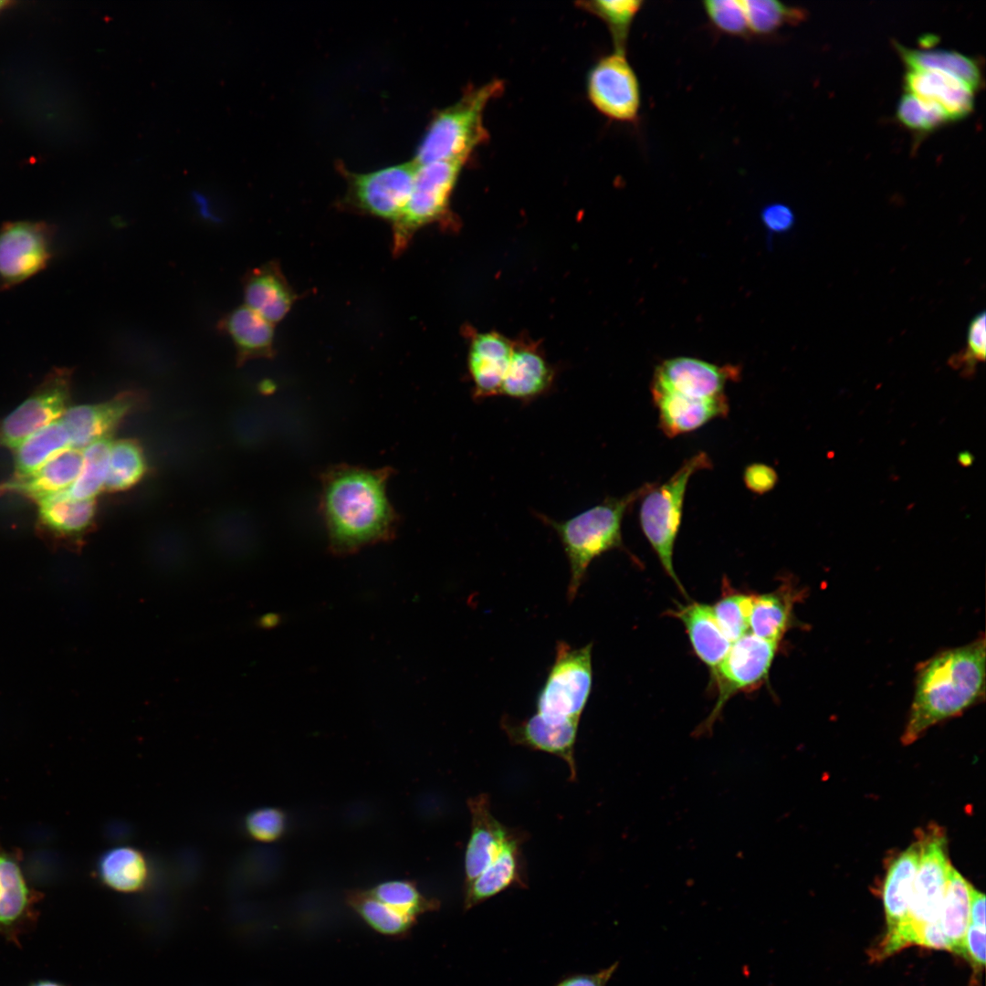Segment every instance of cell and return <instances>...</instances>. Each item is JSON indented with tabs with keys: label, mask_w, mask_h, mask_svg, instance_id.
<instances>
[{
	"label": "cell",
	"mask_w": 986,
	"mask_h": 986,
	"mask_svg": "<svg viewBox=\"0 0 986 986\" xmlns=\"http://www.w3.org/2000/svg\"><path fill=\"white\" fill-rule=\"evenodd\" d=\"M669 614L684 624L698 658L711 669L715 668L726 656L732 643L719 627L712 607L693 602L671 610Z\"/></svg>",
	"instance_id": "cell-28"
},
{
	"label": "cell",
	"mask_w": 986,
	"mask_h": 986,
	"mask_svg": "<svg viewBox=\"0 0 986 986\" xmlns=\"http://www.w3.org/2000/svg\"><path fill=\"white\" fill-rule=\"evenodd\" d=\"M145 471V457L135 441H113L103 489L110 492L128 489L143 477Z\"/></svg>",
	"instance_id": "cell-36"
},
{
	"label": "cell",
	"mask_w": 986,
	"mask_h": 986,
	"mask_svg": "<svg viewBox=\"0 0 986 986\" xmlns=\"http://www.w3.org/2000/svg\"><path fill=\"white\" fill-rule=\"evenodd\" d=\"M761 221L767 229L775 234L786 233L795 224V215L786 205L775 203L766 205L761 210Z\"/></svg>",
	"instance_id": "cell-48"
},
{
	"label": "cell",
	"mask_w": 986,
	"mask_h": 986,
	"mask_svg": "<svg viewBox=\"0 0 986 986\" xmlns=\"http://www.w3.org/2000/svg\"><path fill=\"white\" fill-rule=\"evenodd\" d=\"M712 467L709 456L699 452L687 459L665 483L655 485L642 497L639 521L664 570L683 593L685 590L673 565L674 546L679 530L687 486L693 474Z\"/></svg>",
	"instance_id": "cell-6"
},
{
	"label": "cell",
	"mask_w": 986,
	"mask_h": 986,
	"mask_svg": "<svg viewBox=\"0 0 986 986\" xmlns=\"http://www.w3.org/2000/svg\"><path fill=\"white\" fill-rule=\"evenodd\" d=\"M654 485L645 483L621 498H606L601 503L562 521L538 514V518L554 530L568 559L569 602L577 595L590 563L604 552L623 548L624 516L629 507Z\"/></svg>",
	"instance_id": "cell-3"
},
{
	"label": "cell",
	"mask_w": 986,
	"mask_h": 986,
	"mask_svg": "<svg viewBox=\"0 0 986 986\" xmlns=\"http://www.w3.org/2000/svg\"><path fill=\"white\" fill-rule=\"evenodd\" d=\"M920 855L915 876L908 912L897 928L887 931L873 950L875 960L888 957L909 945L918 944L922 928L939 921L949 876L952 865L943 829L928 825L917 833Z\"/></svg>",
	"instance_id": "cell-4"
},
{
	"label": "cell",
	"mask_w": 986,
	"mask_h": 986,
	"mask_svg": "<svg viewBox=\"0 0 986 986\" xmlns=\"http://www.w3.org/2000/svg\"><path fill=\"white\" fill-rule=\"evenodd\" d=\"M901 59L908 69L935 70L951 75L967 84L973 91L982 82L978 62L957 51L945 49H914L895 44Z\"/></svg>",
	"instance_id": "cell-31"
},
{
	"label": "cell",
	"mask_w": 986,
	"mask_h": 986,
	"mask_svg": "<svg viewBox=\"0 0 986 986\" xmlns=\"http://www.w3.org/2000/svg\"><path fill=\"white\" fill-rule=\"evenodd\" d=\"M55 227L44 221L6 222L0 227V290L44 270L53 257Z\"/></svg>",
	"instance_id": "cell-11"
},
{
	"label": "cell",
	"mask_w": 986,
	"mask_h": 986,
	"mask_svg": "<svg viewBox=\"0 0 986 986\" xmlns=\"http://www.w3.org/2000/svg\"><path fill=\"white\" fill-rule=\"evenodd\" d=\"M651 393L658 411L659 427L668 437L696 430L729 413V403L724 394L712 398H692L672 392Z\"/></svg>",
	"instance_id": "cell-20"
},
{
	"label": "cell",
	"mask_w": 986,
	"mask_h": 986,
	"mask_svg": "<svg viewBox=\"0 0 986 986\" xmlns=\"http://www.w3.org/2000/svg\"><path fill=\"white\" fill-rule=\"evenodd\" d=\"M241 282L245 305L273 325L287 316L298 299L277 261L248 270Z\"/></svg>",
	"instance_id": "cell-18"
},
{
	"label": "cell",
	"mask_w": 986,
	"mask_h": 986,
	"mask_svg": "<svg viewBox=\"0 0 986 986\" xmlns=\"http://www.w3.org/2000/svg\"><path fill=\"white\" fill-rule=\"evenodd\" d=\"M66 490L37 502L38 528L58 545L80 539L93 524L96 514L95 499L76 500Z\"/></svg>",
	"instance_id": "cell-23"
},
{
	"label": "cell",
	"mask_w": 986,
	"mask_h": 986,
	"mask_svg": "<svg viewBox=\"0 0 986 986\" xmlns=\"http://www.w3.org/2000/svg\"><path fill=\"white\" fill-rule=\"evenodd\" d=\"M743 480L745 486L750 491L756 494H764L775 487L778 476L771 467L754 463L745 468Z\"/></svg>",
	"instance_id": "cell-47"
},
{
	"label": "cell",
	"mask_w": 986,
	"mask_h": 986,
	"mask_svg": "<svg viewBox=\"0 0 986 986\" xmlns=\"http://www.w3.org/2000/svg\"><path fill=\"white\" fill-rule=\"evenodd\" d=\"M802 592L790 583L775 592L754 594L750 614V633L770 642L780 644L790 627L794 603Z\"/></svg>",
	"instance_id": "cell-30"
},
{
	"label": "cell",
	"mask_w": 986,
	"mask_h": 986,
	"mask_svg": "<svg viewBox=\"0 0 986 986\" xmlns=\"http://www.w3.org/2000/svg\"><path fill=\"white\" fill-rule=\"evenodd\" d=\"M99 876L106 886L121 892H134L146 883L148 865L137 849L114 847L104 853L98 863Z\"/></svg>",
	"instance_id": "cell-34"
},
{
	"label": "cell",
	"mask_w": 986,
	"mask_h": 986,
	"mask_svg": "<svg viewBox=\"0 0 986 986\" xmlns=\"http://www.w3.org/2000/svg\"><path fill=\"white\" fill-rule=\"evenodd\" d=\"M39 899L29 887L17 856L0 846V935L19 943L37 921Z\"/></svg>",
	"instance_id": "cell-16"
},
{
	"label": "cell",
	"mask_w": 986,
	"mask_h": 986,
	"mask_svg": "<svg viewBox=\"0 0 986 986\" xmlns=\"http://www.w3.org/2000/svg\"><path fill=\"white\" fill-rule=\"evenodd\" d=\"M754 594L730 591L713 605L715 618L724 635L731 642L750 633V614Z\"/></svg>",
	"instance_id": "cell-40"
},
{
	"label": "cell",
	"mask_w": 986,
	"mask_h": 986,
	"mask_svg": "<svg viewBox=\"0 0 986 986\" xmlns=\"http://www.w3.org/2000/svg\"><path fill=\"white\" fill-rule=\"evenodd\" d=\"M779 644L748 633L733 642L722 661L712 669L717 687V702L707 719L696 730L708 733L720 716L725 704L740 691L752 689L766 681Z\"/></svg>",
	"instance_id": "cell-9"
},
{
	"label": "cell",
	"mask_w": 986,
	"mask_h": 986,
	"mask_svg": "<svg viewBox=\"0 0 986 986\" xmlns=\"http://www.w3.org/2000/svg\"><path fill=\"white\" fill-rule=\"evenodd\" d=\"M897 118L905 127L918 132L932 131L949 121L939 106L907 92L898 101Z\"/></svg>",
	"instance_id": "cell-42"
},
{
	"label": "cell",
	"mask_w": 986,
	"mask_h": 986,
	"mask_svg": "<svg viewBox=\"0 0 986 986\" xmlns=\"http://www.w3.org/2000/svg\"><path fill=\"white\" fill-rule=\"evenodd\" d=\"M703 8L715 27L731 36H745L749 32L745 9L741 0H708Z\"/></svg>",
	"instance_id": "cell-43"
},
{
	"label": "cell",
	"mask_w": 986,
	"mask_h": 986,
	"mask_svg": "<svg viewBox=\"0 0 986 986\" xmlns=\"http://www.w3.org/2000/svg\"><path fill=\"white\" fill-rule=\"evenodd\" d=\"M734 366H718L690 357L664 361L655 371L652 391L672 392L692 398H712L724 394L729 380H737Z\"/></svg>",
	"instance_id": "cell-14"
},
{
	"label": "cell",
	"mask_w": 986,
	"mask_h": 986,
	"mask_svg": "<svg viewBox=\"0 0 986 986\" xmlns=\"http://www.w3.org/2000/svg\"><path fill=\"white\" fill-rule=\"evenodd\" d=\"M72 372L54 368L36 390L0 420V446L17 448L28 436L61 418L68 409Z\"/></svg>",
	"instance_id": "cell-12"
},
{
	"label": "cell",
	"mask_w": 986,
	"mask_h": 986,
	"mask_svg": "<svg viewBox=\"0 0 986 986\" xmlns=\"http://www.w3.org/2000/svg\"><path fill=\"white\" fill-rule=\"evenodd\" d=\"M578 726L551 725L536 715L521 721L513 720L507 716L501 719V728L513 744L561 758L569 766L572 781L575 780L577 775L574 747Z\"/></svg>",
	"instance_id": "cell-21"
},
{
	"label": "cell",
	"mask_w": 986,
	"mask_h": 986,
	"mask_svg": "<svg viewBox=\"0 0 986 986\" xmlns=\"http://www.w3.org/2000/svg\"><path fill=\"white\" fill-rule=\"evenodd\" d=\"M618 967V962L591 974H576L565 978L555 986H606Z\"/></svg>",
	"instance_id": "cell-49"
},
{
	"label": "cell",
	"mask_w": 986,
	"mask_h": 986,
	"mask_svg": "<svg viewBox=\"0 0 986 986\" xmlns=\"http://www.w3.org/2000/svg\"><path fill=\"white\" fill-rule=\"evenodd\" d=\"M378 900L414 918L434 910L438 903L425 897L415 885L404 880L387 881L368 891Z\"/></svg>",
	"instance_id": "cell-41"
},
{
	"label": "cell",
	"mask_w": 986,
	"mask_h": 986,
	"mask_svg": "<svg viewBox=\"0 0 986 986\" xmlns=\"http://www.w3.org/2000/svg\"><path fill=\"white\" fill-rule=\"evenodd\" d=\"M417 168L412 161L367 173H347L348 188L339 205L393 224L408 201Z\"/></svg>",
	"instance_id": "cell-10"
},
{
	"label": "cell",
	"mask_w": 986,
	"mask_h": 986,
	"mask_svg": "<svg viewBox=\"0 0 986 986\" xmlns=\"http://www.w3.org/2000/svg\"><path fill=\"white\" fill-rule=\"evenodd\" d=\"M30 986H65L58 981L50 980H39L33 982Z\"/></svg>",
	"instance_id": "cell-53"
},
{
	"label": "cell",
	"mask_w": 986,
	"mask_h": 986,
	"mask_svg": "<svg viewBox=\"0 0 986 986\" xmlns=\"http://www.w3.org/2000/svg\"><path fill=\"white\" fill-rule=\"evenodd\" d=\"M349 902L371 928L383 935H404L415 920L378 900L368 891L351 893Z\"/></svg>",
	"instance_id": "cell-37"
},
{
	"label": "cell",
	"mask_w": 986,
	"mask_h": 986,
	"mask_svg": "<svg viewBox=\"0 0 986 986\" xmlns=\"http://www.w3.org/2000/svg\"><path fill=\"white\" fill-rule=\"evenodd\" d=\"M502 90L501 81L488 82L468 89L456 103L438 112L413 161L418 165L440 161L466 162L473 150L488 138L483 122L484 111Z\"/></svg>",
	"instance_id": "cell-5"
},
{
	"label": "cell",
	"mask_w": 986,
	"mask_h": 986,
	"mask_svg": "<svg viewBox=\"0 0 986 986\" xmlns=\"http://www.w3.org/2000/svg\"><path fill=\"white\" fill-rule=\"evenodd\" d=\"M465 162L418 165L408 201L392 224L393 255H402L421 228L446 220L449 199Z\"/></svg>",
	"instance_id": "cell-8"
},
{
	"label": "cell",
	"mask_w": 986,
	"mask_h": 986,
	"mask_svg": "<svg viewBox=\"0 0 986 986\" xmlns=\"http://www.w3.org/2000/svg\"><path fill=\"white\" fill-rule=\"evenodd\" d=\"M906 91L939 106L949 121L962 120L974 108L973 90L960 79L939 71L908 69Z\"/></svg>",
	"instance_id": "cell-22"
},
{
	"label": "cell",
	"mask_w": 986,
	"mask_h": 986,
	"mask_svg": "<svg viewBox=\"0 0 986 986\" xmlns=\"http://www.w3.org/2000/svg\"><path fill=\"white\" fill-rule=\"evenodd\" d=\"M514 343L497 331L474 335L467 354V370L476 400L500 394Z\"/></svg>",
	"instance_id": "cell-17"
},
{
	"label": "cell",
	"mask_w": 986,
	"mask_h": 986,
	"mask_svg": "<svg viewBox=\"0 0 986 986\" xmlns=\"http://www.w3.org/2000/svg\"><path fill=\"white\" fill-rule=\"evenodd\" d=\"M644 2L639 0H596L578 5L597 16L609 28L615 51L624 53L629 29Z\"/></svg>",
	"instance_id": "cell-38"
},
{
	"label": "cell",
	"mask_w": 986,
	"mask_h": 986,
	"mask_svg": "<svg viewBox=\"0 0 986 986\" xmlns=\"http://www.w3.org/2000/svg\"><path fill=\"white\" fill-rule=\"evenodd\" d=\"M958 461L962 467H970L973 462V456L969 452H962L958 456Z\"/></svg>",
	"instance_id": "cell-52"
},
{
	"label": "cell",
	"mask_w": 986,
	"mask_h": 986,
	"mask_svg": "<svg viewBox=\"0 0 986 986\" xmlns=\"http://www.w3.org/2000/svg\"><path fill=\"white\" fill-rule=\"evenodd\" d=\"M134 401L132 394L125 393L100 404L68 407L60 421L68 433L70 446L83 450L98 440L110 437Z\"/></svg>",
	"instance_id": "cell-19"
},
{
	"label": "cell",
	"mask_w": 986,
	"mask_h": 986,
	"mask_svg": "<svg viewBox=\"0 0 986 986\" xmlns=\"http://www.w3.org/2000/svg\"><path fill=\"white\" fill-rule=\"evenodd\" d=\"M587 93L593 105L612 120L632 122L638 117L640 85L625 53L614 51L592 68Z\"/></svg>",
	"instance_id": "cell-13"
},
{
	"label": "cell",
	"mask_w": 986,
	"mask_h": 986,
	"mask_svg": "<svg viewBox=\"0 0 986 986\" xmlns=\"http://www.w3.org/2000/svg\"><path fill=\"white\" fill-rule=\"evenodd\" d=\"M110 437L98 440L82 450L83 464L74 483L66 490L76 500L94 499L104 488L109 469Z\"/></svg>",
	"instance_id": "cell-35"
},
{
	"label": "cell",
	"mask_w": 986,
	"mask_h": 986,
	"mask_svg": "<svg viewBox=\"0 0 986 986\" xmlns=\"http://www.w3.org/2000/svg\"><path fill=\"white\" fill-rule=\"evenodd\" d=\"M963 957L970 961L974 974L979 976L985 964V928L969 924L964 939Z\"/></svg>",
	"instance_id": "cell-46"
},
{
	"label": "cell",
	"mask_w": 986,
	"mask_h": 986,
	"mask_svg": "<svg viewBox=\"0 0 986 986\" xmlns=\"http://www.w3.org/2000/svg\"><path fill=\"white\" fill-rule=\"evenodd\" d=\"M71 447L68 433L59 420L28 436L15 453V472L11 478L25 477L60 452Z\"/></svg>",
	"instance_id": "cell-33"
},
{
	"label": "cell",
	"mask_w": 986,
	"mask_h": 986,
	"mask_svg": "<svg viewBox=\"0 0 986 986\" xmlns=\"http://www.w3.org/2000/svg\"><path fill=\"white\" fill-rule=\"evenodd\" d=\"M553 380L554 372L540 351L533 345L514 344L500 394L530 402L546 393Z\"/></svg>",
	"instance_id": "cell-27"
},
{
	"label": "cell",
	"mask_w": 986,
	"mask_h": 986,
	"mask_svg": "<svg viewBox=\"0 0 986 986\" xmlns=\"http://www.w3.org/2000/svg\"><path fill=\"white\" fill-rule=\"evenodd\" d=\"M274 326L242 305L225 314L217 323V330L232 340L236 362L242 365L253 359H270L275 355Z\"/></svg>",
	"instance_id": "cell-25"
},
{
	"label": "cell",
	"mask_w": 986,
	"mask_h": 986,
	"mask_svg": "<svg viewBox=\"0 0 986 986\" xmlns=\"http://www.w3.org/2000/svg\"><path fill=\"white\" fill-rule=\"evenodd\" d=\"M83 464L82 450L69 447L48 460L34 473L0 484V495L18 494L39 502L68 489L77 479Z\"/></svg>",
	"instance_id": "cell-24"
},
{
	"label": "cell",
	"mask_w": 986,
	"mask_h": 986,
	"mask_svg": "<svg viewBox=\"0 0 986 986\" xmlns=\"http://www.w3.org/2000/svg\"><path fill=\"white\" fill-rule=\"evenodd\" d=\"M8 5V2L0 1V11Z\"/></svg>",
	"instance_id": "cell-54"
},
{
	"label": "cell",
	"mask_w": 986,
	"mask_h": 986,
	"mask_svg": "<svg viewBox=\"0 0 986 986\" xmlns=\"http://www.w3.org/2000/svg\"><path fill=\"white\" fill-rule=\"evenodd\" d=\"M986 314L982 310L976 314L970 320L967 331V346L965 351L956 353L949 359V363L956 369H960L964 375H971L975 371V365L983 362L986 355Z\"/></svg>",
	"instance_id": "cell-44"
},
{
	"label": "cell",
	"mask_w": 986,
	"mask_h": 986,
	"mask_svg": "<svg viewBox=\"0 0 986 986\" xmlns=\"http://www.w3.org/2000/svg\"><path fill=\"white\" fill-rule=\"evenodd\" d=\"M970 883L952 866L939 918L949 951L962 957L970 924Z\"/></svg>",
	"instance_id": "cell-32"
},
{
	"label": "cell",
	"mask_w": 986,
	"mask_h": 986,
	"mask_svg": "<svg viewBox=\"0 0 986 986\" xmlns=\"http://www.w3.org/2000/svg\"><path fill=\"white\" fill-rule=\"evenodd\" d=\"M467 807L471 830L464 857L465 884L495 863L507 846L523 833L507 827L495 818L487 794L469 798Z\"/></svg>",
	"instance_id": "cell-15"
},
{
	"label": "cell",
	"mask_w": 986,
	"mask_h": 986,
	"mask_svg": "<svg viewBox=\"0 0 986 986\" xmlns=\"http://www.w3.org/2000/svg\"><path fill=\"white\" fill-rule=\"evenodd\" d=\"M592 651L591 643L580 648L557 643L554 662L536 699L535 715L543 722L579 725L592 691Z\"/></svg>",
	"instance_id": "cell-7"
},
{
	"label": "cell",
	"mask_w": 986,
	"mask_h": 986,
	"mask_svg": "<svg viewBox=\"0 0 986 986\" xmlns=\"http://www.w3.org/2000/svg\"><path fill=\"white\" fill-rule=\"evenodd\" d=\"M970 924L985 928V896L970 886Z\"/></svg>",
	"instance_id": "cell-51"
},
{
	"label": "cell",
	"mask_w": 986,
	"mask_h": 986,
	"mask_svg": "<svg viewBox=\"0 0 986 986\" xmlns=\"http://www.w3.org/2000/svg\"><path fill=\"white\" fill-rule=\"evenodd\" d=\"M394 472L390 467L371 469L344 463L320 472L319 512L331 552L348 555L394 538L400 517L387 496Z\"/></svg>",
	"instance_id": "cell-1"
},
{
	"label": "cell",
	"mask_w": 986,
	"mask_h": 986,
	"mask_svg": "<svg viewBox=\"0 0 986 986\" xmlns=\"http://www.w3.org/2000/svg\"><path fill=\"white\" fill-rule=\"evenodd\" d=\"M749 31L769 35L784 25L802 22L806 14L802 8L788 6L775 0H741Z\"/></svg>",
	"instance_id": "cell-39"
},
{
	"label": "cell",
	"mask_w": 986,
	"mask_h": 986,
	"mask_svg": "<svg viewBox=\"0 0 986 986\" xmlns=\"http://www.w3.org/2000/svg\"><path fill=\"white\" fill-rule=\"evenodd\" d=\"M918 945L934 949L949 950V942L939 921L928 924L922 928Z\"/></svg>",
	"instance_id": "cell-50"
},
{
	"label": "cell",
	"mask_w": 986,
	"mask_h": 986,
	"mask_svg": "<svg viewBox=\"0 0 986 986\" xmlns=\"http://www.w3.org/2000/svg\"><path fill=\"white\" fill-rule=\"evenodd\" d=\"M919 855L920 844L917 838L889 864L883 886L886 932L897 928L907 916Z\"/></svg>",
	"instance_id": "cell-29"
},
{
	"label": "cell",
	"mask_w": 986,
	"mask_h": 986,
	"mask_svg": "<svg viewBox=\"0 0 986 986\" xmlns=\"http://www.w3.org/2000/svg\"><path fill=\"white\" fill-rule=\"evenodd\" d=\"M984 635L946 649L917 669L912 703L901 740L909 745L932 726L961 715L985 697Z\"/></svg>",
	"instance_id": "cell-2"
},
{
	"label": "cell",
	"mask_w": 986,
	"mask_h": 986,
	"mask_svg": "<svg viewBox=\"0 0 986 986\" xmlns=\"http://www.w3.org/2000/svg\"><path fill=\"white\" fill-rule=\"evenodd\" d=\"M523 832L504 850L498 860L471 882L465 884L464 907L469 909L512 887L526 886V866L522 855Z\"/></svg>",
	"instance_id": "cell-26"
},
{
	"label": "cell",
	"mask_w": 986,
	"mask_h": 986,
	"mask_svg": "<svg viewBox=\"0 0 986 986\" xmlns=\"http://www.w3.org/2000/svg\"><path fill=\"white\" fill-rule=\"evenodd\" d=\"M286 817L276 808H261L251 812L246 818V828L256 840L271 842L284 833Z\"/></svg>",
	"instance_id": "cell-45"
}]
</instances>
